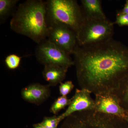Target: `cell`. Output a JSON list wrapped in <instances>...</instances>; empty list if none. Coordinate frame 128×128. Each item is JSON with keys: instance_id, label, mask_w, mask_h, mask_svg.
Listing matches in <instances>:
<instances>
[{"instance_id": "1", "label": "cell", "mask_w": 128, "mask_h": 128, "mask_svg": "<svg viewBox=\"0 0 128 128\" xmlns=\"http://www.w3.org/2000/svg\"><path fill=\"white\" fill-rule=\"evenodd\" d=\"M73 54L78 84L95 95L114 93L128 77V47L113 38L78 44Z\"/></svg>"}, {"instance_id": "2", "label": "cell", "mask_w": 128, "mask_h": 128, "mask_svg": "<svg viewBox=\"0 0 128 128\" xmlns=\"http://www.w3.org/2000/svg\"><path fill=\"white\" fill-rule=\"evenodd\" d=\"M10 25L15 32L28 37L38 44L47 39L48 26L46 2L28 0L21 3Z\"/></svg>"}, {"instance_id": "3", "label": "cell", "mask_w": 128, "mask_h": 128, "mask_svg": "<svg viewBox=\"0 0 128 128\" xmlns=\"http://www.w3.org/2000/svg\"><path fill=\"white\" fill-rule=\"evenodd\" d=\"M48 25L61 24L68 26L78 37L85 22L82 7L74 0L46 1Z\"/></svg>"}, {"instance_id": "4", "label": "cell", "mask_w": 128, "mask_h": 128, "mask_svg": "<svg viewBox=\"0 0 128 128\" xmlns=\"http://www.w3.org/2000/svg\"><path fill=\"white\" fill-rule=\"evenodd\" d=\"M113 22L105 20H86L78 37V44L82 46L104 42L113 38Z\"/></svg>"}, {"instance_id": "5", "label": "cell", "mask_w": 128, "mask_h": 128, "mask_svg": "<svg viewBox=\"0 0 128 128\" xmlns=\"http://www.w3.org/2000/svg\"><path fill=\"white\" fill-rule=\"evenodd\" d=\"M35 56L38 62L44 66L55 65L68 69L74 65L70 55L47 39L38 44Z\"/></svg>"}, {"instance_id": "6", "label": "cell", "mask_w": 128, "mask_h": 128, "mask_svg": "<svg viewBox=\"0 0 128 128\" xmlns=\"http://www.w3.org/2000/svg\"><path fill=\"white\" fill-rule=\"evenodd\" d=\"M48 26L47 39L69 55L73 54L78 44L75 32L68 26L61 24Z\"/></svg>"}, {"instance_id": "7", "label": "cell", "mask_w": 128, "mask_h": 128, "mask_svg": "<svg viewBox=\"0 0 128 128\" xmlns=\"http://www.w3.org/2000/svg\"><path fill=\"white\" fill-rule=\"evenodd\" d=\"M96 112L116 116L124 120L128 114L122 107L117 96L114 93L95 95Z\"/></svg>"}, {"instance_id": "8", "label": "cell", "mask_w": 128, "mask_h": 128, "mask_svg": "<svg viewBox=\"0 0 128 128\" xmlns=\"http://www.w3.org/2000/svg\"><path fill=\"white\" fill-rule=\"evenodd\" d=\"M90 92L85 89H76L70 104L66 110L58 116L61 121L77 112L94 110L95 100L92 98Z\"/></svg>"}, {"instance_id": "9", "label": "cell", "mask_w": 128, "mask_h": 128, "mask_svg": "<svg viewBox=\"0 0 128 128\" xmlns=\"http://www.w3.org/2000/svg\"><path fill=\"white\" fill-rule=\"evenodd\" d=\"M50 87L48 84L32 83L22 89L21 97L26 102L38 106L50 96Z\"/></svg>"}, {"instance_id": "10", "label": "cell", "mask_w": 128, "mask_h": 128, "mask_svg": "<svg viewBox=\"0 0 128 128\" xmlns=\"http://www.w3.org/2000/svg\"><path fill=\"white\" fill-rule=\"evenodd\" d=\"M82 12L86 20L108 19L104 12L100 0H82Z\"/></svg>"}, {"instance_id": "11", "label": "cell", "mask_w": 128, "mask_h": 128, "mask_svg": "<svg viewBox=\"0 0 128 128\" xmlns=\"http://www.w3.org/2000/svg\"><path fill=\"white\" fill-rule=\"evenodd\" d=\"M68 69L55 65H47L44 66L42 75L50 87L56 86L64 80Z\"/></svg>"}, {"instance_id": "12", "label": "cell", "mask_w": 128, "mask_h": 128, "mask_svg": "<svg viewBox=\"0 0 128 128\" xmlns=\"http://www.w3.org/2000/svg\"><path fill=\"white\" fill-rule=\"evenodd\" d=\"M114 94L117 96L120 105L128 114V77Z\"/></svg>"}, {"instance_id": "13", "label": "cell", "mask_w": 128, "mask_h": 128, "mask_svg": "<svg viewBox=\"0 0 128 128\" xmlns=\"http://www.w3.org/2000/svg\"><path fill=\"white\" fill-rule=\"evenodd\" d=\"M18 0H0V19L1 22L7 18Z\"/></svg>"}, {"instance_id": "14", "label": "cell", "mask_w": 128, "mask_h": 128, "mask_svg": "<svg viewBox=\"0 0 128 128\" xmlns=\"http://www.w3.org/2000/svg\"><path fill=\"white\" fill-rule=\"evenodd\" d=\"M71 102V98H68L67 96H60L56 99L50 107V112L56 115L59 112L67 106H69Z\"/></svg>"}, {"instance_id": "15", "label": "cell", "mask_w": 128, "mask_h": 128, "mask_svg": "<svg viewBox=\"0 0 128 128\" xmlns=\"http://www.w3.org/2000/svg\"><path fill=\"white\" fill-rule=\"evenodd\" d=\"M22 57L15 54H11L8 55L5 58V64L9 70H14L20 66Z\"/></svg>"}, {"instance_id": "16", "label": "cell", "mask_w": 128, "mask_h": 128, "mask_svg": "<svg viewBox=\"0 0 128 128\" xmlns=\"http://www.w3.org/2000/svg\"><path fill=\"white\" fill-rule=\"evenodd\" d=\"M61 121L58 116L54 115L44 117L40 123L45 128H58V126Z\"/></svg>"}, {"instance_id": "17", "label": "cell", "mask_w": 128, "mask_h": 128, "mask_svg": "<svg viewBox=\"0 0 128 128\" xmlns=\"http://www.w3.org/2000/svg\"><path fill=\"white\" fill-rule=\"evenodd\" d=\"M59 90L60 96H66L70 94L74 87L71 80H68L60 83Z\"/></svg>"}, {"instance_id": "18", "label": "cell", "mask_w": 128, "mask_h": 128, "mask_svg": "<svg viewBox=\"0 0 128 128\" xmlns=\"http://www.w3.org/2000/svg\"><path fill=\"white\" fill-rule=\"evenodd\" d=\"M114 24H117L120 26H128V14L118 11L116 15V20L113 22Z\"/></svg>"}, {"instance_id": "19", "label": "cell", "mask_w": 128, "mask_h": 128, "mask_svg": "<svg viewBox=\"0 0 128 128\" xmlns=\"http://www.w3.org/2000/svg\"><path fill=\"white\" fill-rule=\"evenodd\" d=\"M120 10L121 12L128 14V0H126V3L124 4L123 8Z\"/></svg>"}, {"instance_id": "20", "label": "cell", "mask_w": 128, "mask_h": 128, "mask_svg": "<svg viewBox=\"0 0 128 128\" xmlns=\"http://www.w3.org/2000/svg\"><path fill=\"white\" fill-rule=\"evenodd\" d=\"M34 128H45L40 123L35 124L33 125Z\"/></svg>"}, {"instance_id": "21", "label": "cell", "mask_w": 128, "mask_h": 128, "mask_svg": "<svg viewBox=\"0 0 128 128\" xmlns=\"http://www.w3.org/2000/svg\"><path fill=\"white\" fill-rule=\"evenodd\" d=\"M125 120H126V122H127V123H128V115L127 118H126V119H125Z\"/></svg>"}]
</instances>
